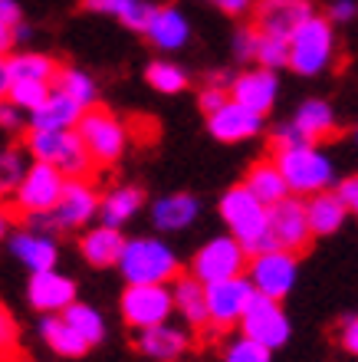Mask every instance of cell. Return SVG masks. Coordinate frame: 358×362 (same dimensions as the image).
<instances>
[{
	"label": "cell",
	"mask_w": 358,
	"mask_h": 362,
	"mask_svg": "<svg viewBox=\"0 0 358 362\" xmlns=\"http://www.w3.org/2000/svg\"><path fill=\"white\" fill-rule=\"evenodd\" d=\"M171 310L184 320L188 326L201 329L208 326V303H204V284H198L194 276H174L171 280Z\"/></svg>",
	"instance_id": "7402d4cb"
},
{
	"label": "cell",
	"mask_w": 358,
	"mask_h": 362,
	"mask_svg": "<svg viewBox=\"0 0 358 362\" xmlns=\"http://www.w3.org/2000/svg\"><path fill=\"white\" fill-rule=\"evenodd\" d=\"M17 349V323L10 320V313L0 310V359Z\"/></svg>",
	"instance_id": "b9f144b4"
},
{
	"label": "cell",
	"mask_w": 358,
	"mask_h": 362,
	"mask_svg": "<svg viewBox=\"0 0 358 362\" xmlns=\"http://www.w3.org/2000/svg\"><path fill=\"white\" fill-rule=\"evenodd\" d=\"M220 218L227 221V228L234 234V240L250 254H260V250H270V238H266V204L250 194V191L240 185V188H230L220 198Z\"/></svg>",
	"instance_id": "5b68a950"
},
{
	"label": "cell",
	"mask_w": 358,
	"mask_h": 362,
	"mask_svg": "<svg viewBox=\"0 0 358 362\" xmlns=\"http://www.w3.org/2000/svg\"><path fill=\"white\" fill-rule=\"evenodd\" d=\"M49 95V83H30V79H13L7 89V103L17 105L20 112H33L43 105V99Z\"/></svg>",
	"instance_id": "d590c367"
},
{
	"label": "cell",
	"mask_w": 358,
	"mask_h": 362,
	"mask_svg": "<svg viewBox=\"0 0 358 362\" xmlns=\"http://www.w3.org/2000/svg\"><path fill=\"white\" fill-rule=\"evenodd\" d=\"M171 290L168 286H158V284H151V286H125V293H122V316H125V323L135 326L138 333L142 329H151V326H158V323H168L171 320Z\"/></svg>",
	"instance_id": "7c38bea8"
},
{
	"label": "cell",
	"mask_w": 358,
	"mask_h": 362,
	"mask_svg": "<svg viewBox=\"0 0 358 362\" xmlns=\"http://www.w3.org/2000/svg\"><path fill=\"white\" fill-rule=\"evenodd\" d=\"M20 125H23V112H20L17 105L0 99V132H17Z\"/></svg>",
	"instance_id": "7bdbcfd3"
},
{
	"label": "cell",
	"mask_w": 358,
	"mask_h": 362,
	"mask_svg": "<svg viewBox=\"0 0 358 362\" xmlns=\"http://www.w3.org/2000/svg\"><path fill=\"white\" fill-rule=\"evenodd\" d=\"M10 250L13 257L30 270V274H40V270H53L59 260V247L56 240L47 238V234H33V230H23V234H13L10 240Z\"/></svg>",
	"instance_id": "44dd1931"
},
{
	"label": "cell",
	"mask_w": 358,
	"mask_h": 362,
	"mask_svg": "<svg viewBox=\"0 0 358 362\" xmlns=\"http://www.w3.org/2000/svg\"><path fill=\"white\" fill-rule=\"evenodd\" d=\"M355 17V0H335L329 10V23H345Z\"/></svg>",
	"instance_id": "7dc6e473"
},
{
	"label": "cell",
	"mask_w": 358,
	"mask_h": 362,
	"mask_svg": "<svg viewBox=\"0 0 358 362\" xmlns=\"http://www.w3.org/2000/svg\"><path fill=\"white\" fill-rule=\"evenodd\" d=\"M217 4H220V7H224L227 13H244V10L250 7L253 0H217Z\"/></svg>",
	"instance_id": "681fc988"
},
{
	"label": "cell",
	"mask_w": 358,
	"mask_h": 362,
	"mask_svg": "<svg viewBox=\"0 0 358 362\" xmlns=\"http://www.w3.org/2000/svg\"><path fill=\"white\" fill-rule=\"evenodd\" d=\"M250 194H253L260 204H276L280 198H286L290 191H286V181L276 168V162H256L250 172H246V185H244Z\"/></svg>",
	"instance_id": "83f0119b"
},
{
	"label": "cell",
	"mask_w": 358,
	"mask_h": 362,
	"mask_svg": "<svg viewBox=\"0 0 358 362\" xmlns=\"http://www.w3.org/2000/svg\"><path fill=\"white\" fill-rule=\"evenodd\" d=\"M276 93H280V79H276L273 69H246L240 76L230 79V99L253 112L266 115L276 103Z\"/></svg>",
	"instance_id": "2e32d148"
},
{
	"label": "cell",
	"mask_w": 358,
	"mask_h": 362,
	"mask_svg": "<svg viewBox=\"0 0 358 362\" xmlns=\"http://www.w3.org/2000/svg\"><path fill=\"white\" fill-rule=\"evenodd\" d=\"M335 57V30L326 17H309L286 40V66L296 69L299 76H319L326 73Z\"/></svg>",
	"instance_id": "7a4b0ae2"
},
{
	"label": "cell",
	"mask_w": 358,
	"mask_h": 362,
	"mask_svg": "<svg viewBox=\"0 0 358 362\" xmlns=\"http://www.w3.org/2000/svg\"><path fill=\"white\" fill-rule=\"evenodd\" d=\"M40 336H43V343L53 349L56 356H66V359H76V356H83L89 346L73 333V326L63 320L59 313H47L43 316V323H40Z\"/></svg>",
	"instance_id": "f1b7e54d"
},
{
	"label": "cell",
	"mask_w": 358,
	"mask_h": 362,
	"mask_svg": "<svg viewBox=\"0 0 358 362\" xmlns=\"http://www.w3.org/2000/svg\"><path fill=\"white\" fill-rule=\"evenodd\" d=\"M276 168L283 175L290 194H319L335 185V168H332L329 155L319 152L316 145L276 152Z\"/></svg>",
	"instance_id": "8992f818"
},
{
	"label": "cell",
	"mask_w": 358,
	"mask_h": 362,
	"mask_svg": "<svg viewBox=\"0 0 358 362\" xmlns=\"http://www.w3.org/2000/svg\"><path fill=\"white\" fill-rule=\"evenodd\" d=\"M253 47H256V30H240L234 37V49L240 59H253Z\"/></svg>",
	"instance_id": "f6af8a7d"
},
{
	"label": "cell",
	"mask_w": 358,
	"mask_h": 362,
	"mask_svg": "<svg viewBox=\"0 0 358 362\" xmlns=\"http://www.w3.org/2000/svg\"><path fill=\"white\" fill-rule=\"evenodd\" d=\"M0 23H7V27H17L20 23V4L17 0H0Z\"/></svg>",
	"instance_id": "c3c4849f"
},
{
	"label": "cell",
	"mask_w": 358,
	"mask_h": 362,
	"mask_svg": "<svg viewBox=\"0 0 358 362\" xmlns=\"http://www.w3.org/2000/svg\"><path fill=\"white\" fill-rule=\"evenodd\" d=\"M253 300V286L244 274L204 286V303H208V326H234L244 316L246 303Z\"/></svg>",
	"instance_id": "4fadbf2b"
},
{
	"label": "cell",
	"mask_w": 358,
	"mask_h": 362,
	"mask_svg": "<svg viewBox=\"0 0 358 362\" xmlns=\"http://www.w3.org/2000/svg\"><path fill=\"white\" fill-rule=\"evenodd\" d=\"M125 247V238L119 228H93L89 234H83V257L93 264V267H112L119 264V254Z\"/></svg>",
	"instance_id": "484cf974"
},
{
	"label": "cell",
	"mask_w": 358,
	"mask_h": 362,
	"mask_svg": "<svg viewBox=\"0 0 358 362\" xmlns=\"http://www.w3.org/2000/svg\"><path fill=\"white\" fill-rule=\"evenodd\" d=\"M76 135L83 142L85 155L93 165H115L129 148V129L115 112L109 109H83L79 122H76Z\"/></svg>",
	"instance_id": "277c9868"
},
{
	"label": "cell",
	"mask_w": 358,
	"mask_h": 362,
	"mask_svg": "<svg viewBox=\"0 0 358 362\" xmlns=\"http://www.w3.org/2000/svg\"><path fill=\"white\" fill-rule=\"evenodd\" d=\"M27 152L33 155V162L53 165L63 178H85L93 172V162H89L76 129H30Z\"/></svg>",
	"instance_id": "3957f363"
},
{
	"label": "cell",
	"mask_w": 358,
	"mask_h": 362,
	"mask_svg": "<svg viewBox=\"0 0 358 362\" xmlns=\"http://www.w3.org/2000/svg\"><path fill=\"white\" fill-rule=\"evenodd\" d=\"M63 185L66 178L53 168V165H43V162H33L23 168V178L17 181L13 188V201H17L20 214L27 218H49V211L56 208L59 194H63Z\"/></svg>",
	"instance_id": "52a82bcc"
},
{
	"label": "cell",
	"mask_w": 358,
	"mask_h": 362,
	"mask_svg": "<svg viewBox=\"0 0 358 362\" xmlns=\"http://www.w3.org/2000/svg\"><path fill=\"white\" fill-rule=\"evenodd\" d=\"M7 69H10V83L13 79H30V83H53L56 76V63L43 53H20V57H10L7 59Z\"/></svg>",
	"instance_id": "d6a6232c"
},
{
	"label": "cell",
	"mask_w": 358,
	"mask_h": 362,
	"mask_svg": "<svg viewBox=\"0 0 358 362\" xmlns=\"http://www.w3.org/2000/svg\"><path fill=\"white\" fill-rule=\"evenodd\" d=\"M23 168H27V158L20 148H0V198L13 194L17 181L23 178Z\"/></svg>",
	"instance_id": "8d00e7d4"
},
{
	"label": "cell",
	"mask_w": 358,
	"mask_h": 362,
	"mask_svg": "<svg viewBox=\"0 0 358 362\" xmlns=\"http://www.w3.org/2000/svg\"><path fill=\"white\" fill-rule=\"evenodd\" d=\"M145 33L158 49H181L191 37V27L178 7H151Z\"/></svg>",
	"instance_id": "d6986e66"
},
{
	"label": "cell",
	"mask_w": 358,
	"mask_h": 362,
	"mask_svg": "<svg viewBox=\"0 0 358 362\" xmlns=\"http://www.w3.org/2000/svg\"><path fill=\"white\" fill-rule=\"evenodd\" d=\"M119 270H122L125 284L132 286H168L178 276V257L174 250L158 238H135L125 240L122 254H119Z\"/></svg>",
	"instance_id": "6da1fadb"
},
{
	"label": "cell",
	"mask_w": 358,
	"mask_h": 362,
	"mask_svg": "<svg viewBox=\"0 0 358 362\" xmlns=\"http://www.w3.org/2000/svg\"><path fill=\"white\" fill-rule=\"evenodd\" d=\"M49 86L63 93L66 99H73L79 109H93L95 105V83L93 76H85L83 69H56V76Z\"/></svg>",
	"instance_id": "1f68e13d"
},
{
	"label": "cell",
	"mask_w": 358,
	"mask_h": 362,
	"mask_svg": "<svg viewBox=\"0 0 358 362\" xmlns=\"http://www.w3.org/2000/svg\"><path fill=\"white\" fill-rule=\"evenodd\" d=\"M59 316H63V320L73 326V333L79 336L85 346L102 343V336H105V320H102V313H99L95 306H89V303H69Z\"/></svg>",
	"instance_id": "4dcf8cb0"
},
{
	"label": "cell",
	"mask_w": 358,
	"mask_h": 362,
	"mask_svg": "<svg viewBox=\"0 0 358 362\" xmlns=\"http://www.w3.org/2000/svg\"><path fill=\"white\" fill-rule=\"evenodd\" d=\"M138 208H142V191L129 188V185L109 191V194L99 201V214H102V221L109 228H122L125 221H132L135 214H138Z\"/></svg>",
	"instance_id": "f546056e"
},
{
	"label": "cell",
	"mask_w": 358,
	"mask_h": 362,
	"mask_svg": "<svg viewBox=\"0 0 358 362\" xmlns=\"http://www.w3.org/2000/svg\"><path fill=\"white\" fill-rule=\"evenodd\" d=\"M266 238H270V247L299 257L312 240L309 221H306V204L299 198H292V194L270 204L266 208Z\"/></svg>",
	"instance_id": "ba28073f"
},
{
	"label": "cell",
	"mask_w": 358,
	"mask_h": 362,
	"mask_svg": "<svg viewBox=\"0 0 358 362\" xmlns=\"http://www.w3.org/2000/svg\"><path fill=\"white\" fill-rule=\"evenodd\" d=\"M312 13L306 0H263L256 7V33L260 37L290 40V33Z\"/></svg>",
	"instance_id": "e0dca14e"
},
{
	"label": "cell",
	"mask_w": 358,
	"mask_h": 362,
	"mask_svg": "<svg viewBox=\"0 0 358 362\" xmlns=\"http://www.w3.org/2000/svg\"><path fill=\"white\" fill-rule=\"evenodd\" d=\"M296 274H299V260L296 254H286V250H260V254H250V286L253 293L270 296V300H283L296 286Z\"/></svg>",
	"instance_id": "9c48e42d"
},
{
	"label": "cell",
	"mask_w": 358,
	"mask_h": 362,
	"mask_svg": "<svg viewBox=\"0 0 358 362\" xmlns=\"http://www.w3.org/2000/svg\"><path fill=\"white\" fill-rule=\"evenodd\" d=\"M332 194L342 201V208L345 211H355V204H358V181L355 178H342L339 188L332 191Z\"/></svg>",
	"instance_id": "ee69618b"
},
{
	"label": "cell",
	"mask_w": 358,
	"mask_h": 362,
	"mask_svg": "<svg viewBox=\"0 0 358 362\" xmlns=\"http://www.w3.org/2000/svg\"><path fill=\"white\" fill-rule=\"evenodd\" d=\"M59 228H85L99 214V194L83 178H66L56 208L49 211Z\"/></svg>",
	"instance_id": "9a60e30c"
},
{
	"label": "cell",
	"mask_w": 358,
	"mask_h": 362,
	"mask_svg": "<svg viewBox=\"0 0 358 362\" xmlns=\"http://www.w3.org/2000/svg\"><path fill=\"white\" fill-rule=\"evenodd\" d=\"M7 89H10V69H7V59L0 57V99H7Z\"/></svg>",
	"instance_id": "f907efd6"
},
{
	"label": "cell",
	"mask_w": 358,
	"mask_h": 362,
	"mask_svg": "<svg viewBox=\"0 0 358 362\" xmlns=\"http://www.w3.org/2000/svg\"><path fill=\"white\" fill-rule=\"evenodd\" d=\"M273 145H276V152H286V148H299V145H309V142L299 135V129H296V125L286 122V125H280V129H276Z\"/></svg>",
	"instance_id": "ab89813d"
},
{
	"label": "cell",
	"mask_w": 358,
	"mask_h": 362,
	"mask_svg": "<svg viewBox=\"0 0 358 362\" xmlns=\"http://www.w3.org/2000/svg\"><path fill=\"white\" fill-rule=\"evenodd\" d=\"M339 339H342V349H345V353H352V356L358 353V320H355V313H345V316H342Z\"/></svg>",
	"instance_id": "60d3db41"
},
{
	"label": "cell",
	"mask_w": 358,
	"mask_h": 362,
	"mask_svg": "<svg viewBox=\"0 0 358 362\" xmlns=\"http://www.w3.org/2000/svg\"><path fill=\"white\" fill-rule=\"evenodd\" d=\"M270 359H273V353H270L266 346L246 339V336L234 339V343L227 346V353H224V362H270Z\"/></svg>",
	"instance_id": "f35d334b"
},
{
	"label": "cell",
	"mask_w": 358,
	"mask_h": 362,
	"mask_svg": "<svg viewBox=\"0 0 358 362\" xmlns=\"http://www.w3.org/2000/svg\"><path fill=\"white\" fill-rule=\"evenodd\" d=\"M253 59L260 63V69H283L286 66V40L276 37H260L256 33V47H253Z\"/></svg>",
	"instance_id": "74e56055"
},
{
	"label": "cell",
	"mask_w": 358,
	"mask_h": 362,
	"mask_svg": "<svg viewBox=\"0 0 358 362\" xmlns=\"http://www.w3.org/2000/svg\"><path fill=\"white\" fill-rule=\"evenodd\" d=\"M4 234H7V214L0 211V238H4Z\"/></svg>",
	"instance_id": "f5cc1de1"
},
{
	"label": "cell",
	"mask_w": 358,
	"mask_h": 362,
	"mask_svg": "<svg viewBox=\"0 0 358 362\" xmlns=\"http://www.w3.org/2000/svg\"><path fill=\"white\" fill-rule=\"evenodd\" d=\"M198 214H201V204L194 194H168V198L155 201V208H151L155 228L165 230V234L191 228V224L198 221Z\"/></svg>",
	"instance_id": "603a6c76"
},
{
	"label": "cell",
	"mask_w": 358,
	"mask_h": 362,
	"mask_svg": "<svg viewBox=\"0 0 358 362\" xmlns=\"http://www.w3.org/2000/svg\"><path fill=\"white\" fill-rule=\"evenodd\" d=\"M138 346H142V353L151 356V359L174 362V359H181V356L188 353L191 336H188V329H181V326H174L168 320V323H158V326H151V329H142Z\"/></svg>",
	"instance_id": "ffe728a7"
},
{
	"label": "cell",
	"mask_w": 358,
	"mask_h": 362,
	"mask_svg": "<svg viewBox=\"0 0 358 362\" xmlns=\"http://www.w3.org/2000/svg\"><path fill=\"white\" fill-rule=\"evenodd\" d=\"M30 303L40 313H63L69 303H76V284L69 276L53 270H40L30 276Z\"/></svg>",
	"instance_id": "ac0fdd59"
},
{
	"label": "cell",
	"mask_w": 358,
	"mask_h": 362,
	"mask_svg": "<svg viewBox=\"0 0 358 362\" xmlns=\"http://www.w3.org/2000/svg\"><path fill=\"white\" fill-rule=\"evenodd\" d=\"M208 119H210L208 122L210 135L220 139V142H246V139L260 135V129H263V115L253 112V109H246V105H240V103H234L230 95H227V103L220 105V109H214Z\"/></svg>",
	"instance_id": "5bb4252c"
},
{
	"label": "cell",
	"mask_w": 358,
	"mask_h": 362,
	"mask_svg": "<svg viewBox=\"0 0 358 362\" xmlns=\"http://www.w3.org/2000/svg\"><path fill=\"white\" fill-rule=\"evenodd\" d=\"M85 7L99 10V13H115L125 27H132V30H145L148 13H151V7L145 0H85Z\"/></svg>",
	"instance_id": "836d02e7"
},
{
	"label": "cell",
	"mask_w": 358,
	"mask_h": 362,
	"mask_svg": "<svg viewBox=\"0 0 358 362\" xmlns=\"http://www.w3.org/2000/svg\"><path fill=\"white\" fill-rule=\"evenodd\" d=\"M145 76H148L151 89H158V93H165V95H174L188 86V73L181 66H174V63H168V59L148 63V73H145Z\"/></svg>",
	"instance_id": "e575fe53"
},
{
	"label": "cell",
	"mask_w": 358,
	"mask_h": 362,
	"mask_svg": "<svg viewBox=\"0 0 358 362\" xmlns=\"http://www.w3.org/2000/svg\"><path fill=\"white\" fill-rule=\"evenodd\" d=\"M349 211L342 208V201L332 191H319L312 194V201L306 204V221H309V234L312 238H329L345 224Z\"/></svg>",
	"instance_id": "d4e9b609"
},
{
	"label": "cell",
	"mask_w": 358,
	"mask_h": 362,
	"mask_svg": "<svg viewBox=\"0 0 358 362\" xmlns=\"http://www.w3.org/2000/svg\"><path fill=\"white\" fill-rule=\"evenodd\" d=\"M227 103V93L220 86H208L204 89V93H201V109H204V112H214V109H220V105Z\"/></svg>",
	"instance_id": "bcb514c9"
},
{
	"label": "cell",
	"mask_w": 358,
	"mask_h": 362,
	"mask_svg": "<svg viewBox=\"0 0 358 362\" xmlns=\"http://www.w3.org/2000/svg\"><path fill=\"white\" fill-rule=\"evenodd\" d=\"M13 27H7V23H0V57L7 53L10 47H13V33H10Z\"/></svg>",
	"instance_id": "816d5d0a"
},
{
	"label": "cell",
	"mask_w": 358,
	"mask_h": 362,
	"mask_svg": "<svg viewBox=\"0 0 358 362\" xmlns=\"http://www.w3.org/2000/svg\"><path fill=\"white\" fill-rule=\"evenodd\" d=\"M244 270H246V250L234 238H214L194 254L191 276L198 284L210 286L220 284V280H230V276H240Z\"/></svg>",
	"instance_id": "8fae6325"
},
{
	"label": "cell",
	"mask_w": 358,
	"mask_h": 362,
	"mask_svg": "<svg viewBox=\"0 0 358 362\" xmlns=\"http://www.w3.org/2000/svg\"><path fill=\"white\" fill-rule=\"evenodd\" d=\"M79 115H83V109L73 99H66L63 93L49 86V95L43 99V105L30 112V129H76Z\"/></svg>",
	"instance_id": "cb8c5ba5"
},
{
	"label": "cell",
	"mask_w": 358,
	"mask_h": 362,
	"mask_svg": "<svg viewBox=\"0 0 358 362\" xmlns=\"http://www.w3.org/2000/svg\"><path fill=\"white\" fill-rule=\"evenodd\" d=\"M292 125L299 129V135L306 139V142L316 145L319 139H329V135L335 132V112H332L329 103H322V99H309V103L299 105V112H296Z\"/></svg>",
	"instance_id": "4316f807"
},
{
	"label": "cell",
	"mask_w": 358,
	"mask_h": 362,
	"mask_svg": "<svg viewBox=\"0 0 358 362\" xmlns=\"http://www.w3.org/2000/svg\"><path fill=\"white\" fill-rule=\"evenodd\" d=\"M237 323H240L246 339L266 346L270 353L280 349V346H286V339H290V316L283 313L280 300H270V296L253 293V300L246 303L244 316H240Z\"/></svg>",
	"instance_id": "30bf717a"
}]
</instances>
